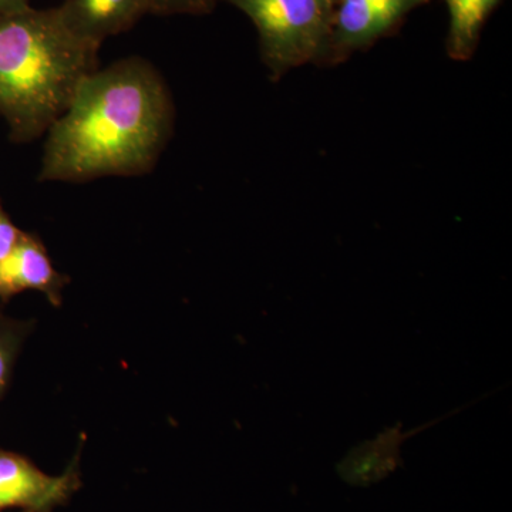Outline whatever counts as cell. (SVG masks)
I'll return each instance as SVG.
<instances>
[{
  "instance_id": "8fae6325",
  "label": "cell",
  "mask_w": 512,
  "mask_h": 512,
  "mask_svg": "<svg viewBox=\"0 0 512 512\" xmlns=\"http://www.w3.org/2000/svg\"><path fill=\"white\" fill-rule=\"evenodd\" d=\"M218 0H151L154 15H201L214 9Z\"/></svg>"
},
{
  "instance_id": "8992f818",
  "label": "cell",
  "mask_w": 512,
  "mask_h": 512,
  "mask_svg": "<svg viewBox=\"0 0 512 512\" xmlns=\"http://www.w3.org/2000/svg\"><path fill=\"white\" fill-rule=\"evenodd\" d=\"M66 276L56 271L39 237L23 232L12 252L0 261V301L25 291H37L52 305H62Z\"/></svg>"
},
{
  "instance_id": "7c38bea8",
  "label": "cell",
  "mask_w": 512,
  "mask_h": 512,
  "mask_svg": "<svg viewBox=\"0 0 512 512\" xmlns=\"http://www.w3.org/2000/svg\"><path fill=\"white\" fill-rule=\"evenodd\" d=\"M20 234H22V231L13 224L9 215L3 210L2 204H0V261H3L15 248Z\"/></svg>"
},
{
  "instance_id": "9c48e42d",
  "label": "cell",
  "mask_w": 512,
  "mask_h": 512,
  "mask_svg": "<svg viewBox=\"0 0 512 512\" xmlns=\"http://www.w3.org/2000/svg\"><path fill=\"white\" fill-rule=\"evenodd\" d=\"M447 5V52L451 59L467 60L476 52L481 30L500 0H444Z\"/></svg>"
},
{
  "instance_id": "7a4b0ae2",
  "label": "cell",
  "mask_w": 512,
  "mask_h": 512,
  "mask_svg": "<svg viewBox=\"0 0 512 512\" xmlns=\"http://www.w3.org/2000/svg\"><path fill=\"white\" fill-rule=\"evenodd\" d=\"M99 49L73 35L57 8L0 15V116L13 141L47 133L99 67Z\"/></svg>"
},
{
  "instance_id": "5bb4252c",
  "label": "cell",
  "mask_w": 512,
  "mask_h": 512,
  "mask_svg": "<svg viewBox=\"0 0 512 512\" xmlns=\"http://www.w3.org/2000/svg\"><path fill=\"white\" fill-rule=\"evenodd\" d=\"M326 2H328L329 5L332 6L333 9H335V5L336 2H338V0H326Z\"/></svg>"
},
{
  "instance_id": "277c9868",
  "label": "cell",
  "mask_w": 512,
  "mask_h": 512,
  "mask_svg": "<svg viewBox=\"0 0 512 512\" xmlns=\"http://www.w3.org/2000/svg\"><path fill=\"white\" fill-rule=\"evenodd\" d=\"M79 487V457L60 476H49L28 458L0 450V512H53Z\"/></svg>"
},
{
  "instance_id": "6da1fadb",
  "label": "cell",
  "mask_w": 512,
  "mask_h": 512,
  "mask_svg": "<svg viewBox=\"0 0 512 512\" xmlns=\"http://www.w3.org/2000/svg\"><path fill=\"white\" fill-rule=\"evenodd\" d=\"M173 106L160 74L140 57L97 67L47 130L39 181L82 183L151 170L167 143Z\"/></svg>"
},
{
  "instance_id": "5b68a950",
  "label": "cell",
  "mask_w": 512,
  "mask_h": 512,
  "mask_svg": "<svg viewBox=\"0 0 512 512\" xmlns=\"http://www.w3.org/2000/svg\"><path fill=\"white\" fill-rule=\"evenodd\" d=\"M429 0H338L333 9L329 52L372 45Z\"/></svg>"
},
{
  "instance_id": "4fadbf2b",
  "label": "cell",
  "mask_w": 512,
  "mask_h": 512,
  "mask_svg": "<svg viewBox=\"0 0 512 512\" xmlns=\"http://www.w3.org/2000/svg\"><path fill=\"white\" fill-rule=\"evenodd\" d=\"M30 6V0H0V15Z\"/></svg>"
},
{
  "instance_id": "52a82bcc",
  "label": "cell",
  "mask_w": 512,
  "mask_h": 512,
  "mask_svg": "<svg viewBox=\"0 0 512 512\" xmlns=\"http://www.w3.org/2000/svg\"><path fill=\"white\" fill-rule=\"evenodd\" d=\"M73 35L97 47L153 13L151 0H63L57 8Z\"/></svg>"
},
{
  "instance_id": "ba28073f",
  "label": "cell",
  "mask_w": 512,
  "mask_h": 512,
  "mask_svg": "<svg viewBox=\"0 0 512 512\" xmlns=\"http://www.w3.org/2000/svg\"><path fill=\"white\" fill-rule=\"evenodd\" d=\"M437 423L423 424L419 430L402 431L400 427L379 434L376 439L359 444L338 464V474L345 483L355 487H369L384 480L403 466L400 447L417 431L429 429Z\"/></svg>"
},
{
  "instance_id": "30bf717a",
  "label": "cell",
  "mask_w": 512,
  "mask_h": 512,
  "mask_svg": "<svg viewBox=\"0 0 512 512\" xmlns=\"http://www.w3.org/2000/svg\"><path fill=\"white\" fill-rule=\"evenodd\" d=\"M32 323L6 318L0 313V399L8 390L13 369Z\"/></svg>"
},
{
  "instance_id": "3957f363",
  "label": "cell",
  "mask_w": 512,
  "mask_h": 512,
  "mask_svg": "<svg viewBox=\"0 0 512 512\" xmlns=\"http://www.w3.org/2000/svg\"><path fill=\"white\" fill-rule=\"evenodd\" d=\"M251 19L272 76L329 53L333 8L326 0H225Z\"/></svg>"
}]
</instances>
